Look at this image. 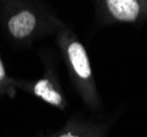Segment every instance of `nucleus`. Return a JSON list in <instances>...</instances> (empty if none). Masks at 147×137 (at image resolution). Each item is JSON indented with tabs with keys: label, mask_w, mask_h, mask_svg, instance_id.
Listing matches in <instances>:
<instances>
[{
	"label": "nucleus",
	"mask_w": 147,
	"mask_h": 137,
	"mask_svg": "<svg viewBox=\"0 0 147 137\" xmlns=\"http://www.w3.org/2000/svg\"><path fill=\"white\" fill-rule=\"evenodd\" d=\"M56 43L61 50L74 87L89 109L98 110L101 99L93 78L91 62L84 44L76 33L63 23L56 32Z\"/></svg>",
	"instance_id": "nucleus-1"
},
{
	"label": "nucleus",
	"mask_w": 147,
	"mask_h": 137,
	"mask_svg": "<svg viewBox=\"0 0 147 137\" xmlns=\"http://www.w3.org/2000/svg\"><path fill=\"white\" fill-rule=\"evenodd\" d=\"M16 87L34 94L43 100L44 102L55 106L59 110H65L67 106V100L61 88L54 69L51 66H45V75L35 81H16Z\"/></svg>",
	"instance_id": "nucleus-4"
},
{
	"label": "nucleus",
	"mask_w": 147,
	"mask_h": 137,
	"mask_svg": "<svg viewBox=\"0 0 147 137\" xmlns=\"http://www.w3.org/2000/svg\"><path fill=\"white\" fill-rule=\"evenodd\" d=\"M63 23L52 12L24 5L8 19L7 28L16 40H32L43 34L57 32Z\"/></svg>",
	"instance_id": "nucleus-2"
},
{
	"label": "nucleus",
	"mask_w": 147,
	"mask_h": 137,
	"mask_svg": "<svg viewBox=\"0 0 147 137\" xmlns=\"http://www.w3.org/2000/svg\"><path fill=\"white\" fill-rule=\"evenodd\" d=\"M108 125L94 124L86 121L70 120L61 131L41 137H107Z\"/></svg>",
	"instance_id": "nucleus-5"
},
{
	"label": "nucleus",
	"mask_w": 147,
	"mask_h": 137,
	"mask_svg": "<svg viewBox=\"0 0 147 137\" xmlns=\"http://www.w3.org/2000/svg\"><path fill=\"white\" fill-rule=\"evenodd\" d=\"M97 14L102 24L140 25L147 22V0L97 1Z\"/></svg>",
	"instance_id": "nucleus-3"
},
{
	"label": "nucleus",
	"mask_w": 147,
	"mask_h": 137,
	"mask_svg": "<svg viewBox=\"0 0 147 137\" xmlns=\"http://www.w3.org/2000/svg\"><path fill=\"white\" fill-rule=\"evenodd\" d=\"M0 93L7 94L10 98H13L16 95V85L14 80H11L8 78L5 70L3 62L0 58Z\"/></svg>",
	"instance_id": "nucleus-6"
}]
</instances>
